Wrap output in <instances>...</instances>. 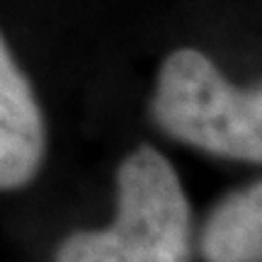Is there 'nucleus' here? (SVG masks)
Instances as JSON below:
<instances>
[{
	"label": "nucleus",
	"instance_id": "1",
	"mask_svg": "<svg viewBox=\"0 0 262 262\" xmlns=\"http://www.w3.org/2000/svg\"><path fill=\"white\" fill-rule=\"evenodd\" d=\"M117 185L114 226L71 235L56 262H189V202L168 160L139 148L122 163Z\"/></svg>",
	"mask_w": 262,
	"mask_h": 262
},
{
	"label": "nucleus",
	"instance_id": "2",
	"mask_svg": "<svg viewBox=\"0 0 262 262\" xmlns=\"http://www.w3.org/2000/svg\"><path fill=\"white\" fill-rule=\"evenodd\" d=\"M153 117L170 136L202 150L257 163L262 158V93L235 88L194 49L160 66Z\"/></svg>",
	"mask_w": 262,
	"mask_h": 262
},
{
	"label": "nucleus",
	"instance_id": "3",
	"mask_svg": "<svg viewBox=\"0 0 262 262\" xmlns=\"http://www.w3.org/2000/svg\"><path fill=\"white\" fill-rule=\"evenodd\" d=\"M44 158V119L37 97L0 34V189H17Z\"/></svg>",
	"mask_w": 262,
	"mask_h": 262
},
{
	"label": "nucleus",
	"instance_id": "4",
	"mask_svg": "<svg viewBox=\"0 0 262 262\" xmlns=\"http://www.w3.org/2000/svg\"><path fill=\"white\" fill-rule=\"evenodd\" d=\"M202 250L209 262H260L262 187L260 182L228 196L211 216Z\"/></svg>",
	"mask_w": 262,
	"mask_h": 262
}]
</instances>
